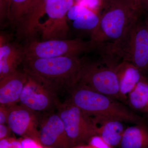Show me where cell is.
I'll use <instances>...</instances> for the list:
<instances>
[{
  "mask_svg": "<svg viewBox=\"0 0 148 148\" xmlns=\"http://www.w3.org/2000/svg\"><path fill=\"white\" fill-rule=\"evenodd\" d=\"M118 79L121 101L127 104V95L144 75L142 72L131 63L121 61L115 67Z\"/></svg>",
  "mask_w": 148,
  "mask_h": 148,
  "instance_id": "15",
  "label": "cell"
},
{
  "mask_svg": "<svg viewBox=\"0 0 148 148\" xmlns=\"http://www.w3.org/2000/svg\"><path fill=\"white\" fill-rule=\"evenodd\" d=\"M19 102L21 105L41 113L54 111L60 103L57 95L29 76Z\"/></svg>",
  "mask_w": 148,
  "mask_h": 148,
  "instance_id": "11",
  "label": "cell"
},
{
  "mask_svg": "<svg viewBox=\"0 0 148 148\" xmlns=\"http://www.w3.org/2000/svg\"><path fill=\"white\" fill-rule=\"evenodd\" d=\"M48 0H35L16 28V36L27 41L36 40V29L40 18L44 14Z\"/></svg>",
  "mask_w": 148,
  "mask_h": 148,
  "instance_id": "14",
  "label": "cell"
},
{
  "mask_svg": "<svg viewBox=\"0 0 148 148\" xmlns=\"http://www.w3.org/2000/svg\"><path fill=\"white\" fill-rule=\"evenodd\" d=\"M120 148H148V127L146 123L135 124L126 128Z\"/></svg>",
  "mask_w": 148,
  "mask_h": 148,
  "instance_id": "19",
  "label": "cell"
},
{
  "mask_svg": "<svg viewBox=\"0 0 148 148\" xmlns=\"http://www.w3.org/2000/svg\"><path fill=\"white\" fill-rule=\"evenodd\" d=\"M145 18L146 21H147V23L148 26V15H147V16L145 17Z\"/></svg>",
  "mask_w": 148,
  "mask_h": 148,
  "instance_id": "28",
  "label": "cell"
},
{
  "mask_svg": "<svg viewBox=\"0 0 148 148\" xmlns=\"http://www.w3.org/2000/svg\"><path fill=\"white\" fill-rule=\"evenodd\" d=\"M99 0H83L79 3L78 4L84 6L90 9H94L99 5Z\"/></svg>",
  "mask_w": 148,
  "mask_h": 148,
  "instance_id": "25",
  "label": "cell"
},
{
  "mask_svg": "<svg viewBox=\"0 0 148 148\" xmlns=\"http://www.w3.org/2000/svg\"><path fill=\"white\" fill-rule=\"evenodd\" d=\"M103 43L75 39H55L26 41L23 45L25 59L47 58L67 56H79L92 51L98 52Z\"/></svg>",
  "mask_w": 148,
  "mask_h": 148,
  "instance_id": "4",
  "label": "cell"
},
{
  "mask_svg": "<svg viewBox=\"0 0 148 148\" xmlns=\"http://www.w3.org/2000/svg\"><path fill=\"white\" fill-rule=\"evenodd\" d=\"M127 104L135 111L148 113V78L145 75L128 94Z\"/></svg>",
  "mask_w": 148,
  "mask_h": 148,
  "instance_id": "20",
  "label": "cell"
},
{
  "mask_svg": "<svg viewBox=\"0 0 148 148\" xmlns=\"http://www.w3.org/2000/svg\"><path fill=\"white\" fill-rule=\"evenodd\" d=\"M101 54L118 62H129L144 75L147 73L148 26L145 18L138 17L116 40L104 42Z\"/></svg>",
  "mask_w": 148,
  "mask_h": 148,
  "instance_id": "2",
  "label": "cell"
},
{
  "mask_svg": "<svg viewBox=\"0 0 148 148\" xmlns=\"http://www.w3.org/2000/svg\"><path fill=\"white\" fill-rule=\"evenodd\" d=\"M25 58L23 45L10 42L8 36H0V79L18 70Z\"/></svg>",
  "mask_w": 148,
  "mask_h": 148,
  "instance_id": "12",
  "label": "cell"
},
{
  "mask_svg": "<svg viewBox=\"0 0 148 148\" xmlns=\"http://www.w3.org/2000/svg\"><path fill=\"white\" fill-rule=\"evenodd\" d=\"M39 145L45 148H71L64 124L57 112L42 113Z\"/></svg>",
  "mask_w": 148,
  "mask_h": 148,
  "instance_id": "10",
  "label": "cell"
},
{
  "mask_svg": "<svg viewBox=\"0 0 148 148\" xmlns=\"http://www.w3.org/2000/svg\"><path fill=\"white\" fill-rule=\"evenodd\" d=\"M35 0H1V22L7 19L16 27Z\"/></svg>",
  "mask_w": 148,
  "mask_h": 148,
  "instance_id": "18",
  "label": "cell"
},
{
  "mask_svg": "<svg viewBox=\"0 0 148 148\" xmlns=\"http://www.w3.org/2000/svg\"><path fill=\"white\" fill-rule=\"evenodd\" d=\"M115 67L107 64L102 58L101 61L84 59L77 83L121 101Z\"/></svg>",
  "mask_w": 148,
  "mask_h": 148,
  "instance_id": "6",
  "label": "cell"
},
{
  "mask_svg": "<svg viewBox=\"0 0 148 148\" xmlns=\"http://www.w3.org/2000/svg\"><path fill=\"white\" fill-rule=\"evenodd\" d=\"M7 124L14 134L39 144V128L42 113L23 105L8 107Z\"/></svg>",
  "mask_w": 148,
  "mask_h": 148,
  "instance_id": "9",
  "label": "cell"
},
{
  "mask_svg": "<svg viewBox=\"0 0 148 148\" xmlns=\"http://www.w3.org/2000/svg\"><path fill=\"white\" fill-rule=\"evenodd\" d=\"M8 115V107L0 105V124H7Z\"/></svg>",
  "mask_w": 148,
  "mask_h": 148,
  "instance_id": "24",
  "label": "cell"
},
{
  "mask_svg": "<svg viewBox=\"0 0 148 148\" xmlns=\"http://www.w3.org/2000/svg\"><path fill=\"white\" fill-rule=\"evenodd\" d=\"M28 76L23 71L16 70L0 79V105L9 107L20 101Z\"/></svg>",
  "mask_w": 148,
  "mask_h": 148,
  "instance_id": "13",
  "label": "cell"
},
{
  "mask_svg": "<svg viewBox=\"0 0 148 148\" xmlns=\"http://www.w3.org/2000/svg\"><path fill=\"white\" fill-rule=\"evenodd\" d=\"M74 0H48L44 14H46L47 18L38 25L36 36L39 34L41 41L67 39L70 30L67 15L74 5Z\"/></svg>",
  "mask_w": 148,
  "mask_h": 148,
  "instance_id": "8",
  "label": "cell"
},
{
  "mask_svg": "<svg viewBox=\"0 0 148 148\" xmlns=\"http://www.w3.org/2000/svg\"><path fill=\"white\" fill-rule=\"evenodd\" d=\"M92 119L97 126L98 135L113 148L119 147L126 129L123 122L103 116H94Z\"/></svg>",
  "mask_w": 148,
  "mask_h": 148,
  "instance_id": "16",
  "label": "cell"
},
{
  "mask_svg": "<svg viewBox=\"0 0 148 148\" xmlns=\"http://www.w3.org/2000/svg\"><path fill=\"white\" fill-rule=\"evenodd\" d=\"M142 1H143V4H145V7L148 10V0H142Z\"/></svg>",
  "mask_w": 148,
  "mask_h": 148,
  "instance_id": "27",
  "label": "cell"
},
{
  "mask_svg": "<svg viewBox=\"0 0 148 148\" xmlns=\"http://www.w3.org/2000/svg\"><path fill=\"white\" fill-rule=\"evenodd\" d=\"M12 132L8 125L0 124V140L10 138Z\"/></svg>",
  "mask_w": 148,
  "mask_h": 148,
  "instance_id": "23",
  "label": "cell"
},
{
  "mask_svg": "<svg viewBox=\"0 0 148 148\" xmlns=\"http://www.w3.org/2000/svg\"><path fill=\"white\" fill-rule=\"evenodd\" d=\"M75 1H77L79 3L80 2L82 1H83V0H75Z\"/></svg>",
  "mask_w": 148,
  "mask_h": 148,
  "instance_id": "29",
  "label": "cell"
},
{
  "mask_svg": "<svg viewBox=\"0 0 148 148\" xmlns=\"http://www.w3.org/2000/svg\"><path fill=\"white\" fill-rule=\"evenodd\" d=\"M84 59L79 56L25 59L23 71L55 95L77 83Z\"/></svg>",
  "mask_w": 148,
  "mask_h": 148,
  "instance_id": "1",
  "label": "cell"
},
{
  "mask_svg": "<svg viewBox=\"0 0 148 148\" xmlns=\"http://www.w3.org/2000/svg\"><path fill=\"white\" fill-rule=\"evenodd\" d=\"M72 148H92L89 145H80L76 146Z\"/></svg>",
  "mask_w": 148,
  "mask_h": 148,
  "instance_id": "26",
  "label": "cell"
},
{
  "mask_svg": "<svg viewBox=\"0 0 148 148\" xmlns=\"http://www.w3.org/2000/svg\"><path fill=\"white\" fill-rule=\"evenodd\" d=\"M100 16L90 40L99 43L110 42L119 38L127 28L140 15L125 4H118Z\"/></svg>",
  "mask_w": 148,
  "mask_h": 148,
  "instance_id": "7",
  "label": "cell"
},
{
  "mask_svg": "<svg viewBox=\"0 0 148 148\" xmlns=\"http://www.w3.org/2000/svg\"><path fill=\"white\" fill-rule=\"evenodd\" d=\"M9 138L0 140V148H23L19 141Z\"/></svg>",
  "mask_w": 148,
  "mask_h": 148,
  "instance_id": "22",
  "label": "cell"
},
{
  "mask_svg": "<svg viewBox=\"0 0 148 148\" xmlns=\"http://www.w3.org/2000/svg\"><path fill=\"white\" fill-rule=\"evenodd\" d=\"M67 17V20L72 21L74 29L88 31L90 34L96 29L100 21V16L93 11L78 4L70 8Z\"/></svg>",
  "mask_w": 148,
  "mask_h": 148,
  "instance_id": "17",
  "label": "cell"
},
{
  "mask_svg": "<svg viewBox=\"0 0 148 148\" xmlns=\"http://www.w3.org/2000/svg\"><path fill=\"white\" fill-rule=\"evenodd\" d=\"M70 100L89 116H103L134 124L146 123L141 117L118 100L77 83L68 90Z\"/></svg>",
  "mask_w": 148,
  "mask_h": 148,
  "instance_id": "3",
  "label": "cell"
},
{
  "mask_svg": "<svg viewBox=\"0 0 148 148\" xmlns=\"http://www.w3.org/2000/svg\"><path fill=\"white\" fill-rule=\"evenodd\" d=\"M88 145L92 148H113L98 135H95L91 138Z\"/></svg>",
  "mask_w": 148,
  "mask_h": 148,
  "instance_id": "21",
  "label": "cell"
},
{
  "mask_svg": "<svg viewBox=\"0 0 148 148\" xmlns=\"http://www.w3.org/2000/svg\"><path fill=\"white\" fill-rule=\"evenodd\" d=\"M57 112L62 120L71 148L88 144L98 135L97 127L91 116L75 106L70 99L57 106Z\"/></svg>",
  "mask_w": 148,
  "mask_h": 148,
  "instance_id": "5",
  "label": "cell"
}]
</instances>
